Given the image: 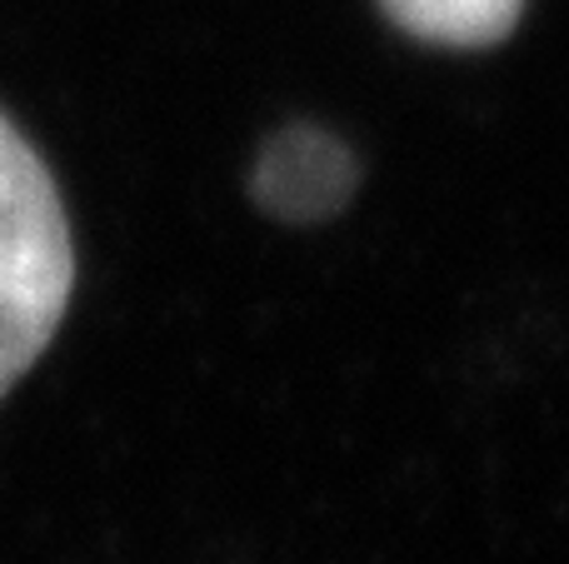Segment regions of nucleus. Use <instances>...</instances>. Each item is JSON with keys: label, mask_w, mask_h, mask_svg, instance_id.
I'll list each match as a JSON object with an SVG mask.
<instances>
[{"label": "nucleus", "mask_w": 569, "mask_h": 564, "mask_svg": "<svg viewBox=\"0 0 569 564\" xmlns=\"http://www.w3.org/2000/svg\"><path fill=\"white\" fill-rule=\"evenodd\" d=\"M76 280L56 180L0 115V400L50 345Z\"/></svg>", "instance_id": "1"}, {"label": "nucleus", "mask_w": 569, "mask_h": 564, "mask_svg": "<svg viewBox=\"0 0 569 564\" xmlns=\"http://www.w3.org/2000/svg\"><path fill=\"white\" fill-rule=\"evenodd\" d=\"M355 190V160L335 135L310 125L280 130L256 165V195L280 220H325Z\"/></svg>", "instance_id": "2"}, {"label": "nucleus", "mask_w": 569, "mask_h": 564, "mask_svg": "<svg viewBox=\"0 0 569 564\" xmlns=\"http://www.w3.org/2000/svg\"><path fill=\"white\" fill-rule=\"evenodd\" d=\"M385 16L435 46H490L520 20L525 0H380Z\"/></svg>", "instance_id": "3"}]
</instances>
